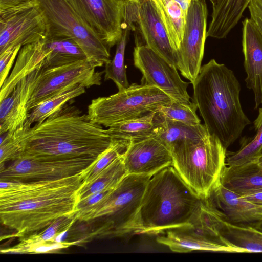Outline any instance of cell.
Masks as SVG:
<instances>
[{"instance_id": "6da1fadb", "label": "cell", "mask_w": 262, "mask_h": 262, "mask_svg": "<svg viewBox=\"0 0 262 262\" xmlns=\"http://www.w3.org/2000/svg\"><path fill=\"white\" fill-rule=\"evenodd\" d=\"M52 180L0 182V220L20 237L77 211L81 173Z\"/></svg>"}, {"instance_id": "7a4b0ae2", "label": "cell", "mask_w": 262, "mask_h": 262, "mask_svg": "<svg viewBox=\"0 0 262 262\" xmlns=\"http://www.w3.org/2000/svg\"><path fill=\"white\" fill-rule=\"evenodd\" d=\"M117 139L71 103L60 106L43 122L24 128L21 156L98 157ZM20 159V158H19Z\"/></svg>"}, {"instance_id": "3957f363", "label": "cell", "mask_w": 262, "mask_h": 262, "mask_svg": "<svg viewBox=\"0 0 262 262\" xmlns=\"http://www.w3.org/2000/svg\"><path fill=\"white\" fill-rule=\"evenodd\" d=\"M193 99L208 132L227 148L251 122L240 102V83L234 72L214 59L201 67L192 83Z\"/></svg>"}, {"instance_id": "277c9868", "label": "cell", "mask_w": 262, "mask_h": 262, "mask_svg": "<svg viewBox=\"0 0 262 262\" xmlns=\"http://www.w3.org/2000/svg\"><path fill=\"white\" fill-rule=\"evenodd\" d=\"M202 199L172 166L163 168L147 184L137 213L135 234L159 235L187 225Z\"/></svg>"}, {"instance_id": "5b68a950", "label": "cell", "mask_w": 262, "mask_h": 262, "mask_svg": "<svg viewBox=\"0 0 262 262\" xmlns=\"http://www.w3.org/2000/svg\"><path fill=\"white\" fill-rule=\"evenodd\" d=\"M170 151L172 166L181 178L198 196L207 199L227 166V149L208 133L200 139L174 145Z\"/></svg>"}, {"instance_id": "8992f818", "label": "cell", "mask_w": 262, "mask_h": 262, "mask_svg": "<svg viewBox=\"0 0 262 262\" xmlns=\"http://www.w3.org/2000/svg\"><path fill=\"white\" fill-rule=\"evenodd\" d=\"M172 101L156 86L132 83L116 94L93 99L87 115L92 123L109 127L155 112Z\"/></svg>"}, {"instance_id": "52a82bcc", "label": "cell", "mask_w": 262, "mask_h": 262, "mask_svg": "<svg viewBox=\"0 0 262 262\" xmlns=\"http://www.w3.org/2000/svg\"><path fill=\"white\" fill-rule=\"evenodd\" d=\"M153 174H127L108 197L84 221L105 218L102 234L121 237L135 234L136 221L142 196Z\"/></svg>"}, {"instance_id": "ba28073f", "label": "cell", "mask_w": 262, "mask_h": 262, "mask_svg": "<svg viewBox=\"0 0 262 262\" xmlns=\"http://www.w3.org/2000/svg\"><path fill=\"white\" fill-rule=\"evenodd\" d=\"M35 1L47 24L46 36L73 39L96 67L111 61L110 49L85 23L69 0Z\"/></svg>"}, {"instance_id": "9c48e42d", "label": "cell", "mask_w": 262, "mask_h": 262, "mask_svg": "<svg viewBox=\"0 0 262 262\" xmlns=\"http://www.w3.org/2000/svg\"><path fill=\"white\" fill-rule=\"evenodd\" d=\"M98 157L23 156L0 170V181L52 180L71 177L83 172Z\"/></svg>"}, {"instance_id": "30bf717a", "label": "cell", "mask_w": 262, "mask_h": 262, "mask_svg": "<svg viewBox=\"0 0 262 262\" xmlns=\"http://www.w3.org/2000/svg\"><path fill=\"white\" fill-rule=\"evenodd\" d=\"M47 29L36 1L0 11V54L11 47H22L43 39Z\"/></svg>"}, {"instance_id": "8fae6325", "label": "cell", "mask_w": 262, "mask_h": 262, "mask_svg": "<svg viewBox=\"0 0 262 262\" xmlns=\"http://www.w3.org/2000/svg\"><path fill=\"white\" fill-rule=\"evenodd\" d=\"M85 23L110 49L120 40L127 0H69Z\"/></svg>"}, {"instance_id": "7c38bea8", "label": "cell", "mask_w": 262, "mask_h": 262, "mask_svg": "<svg viewBox=\"0 0 262 262\" xmlns=\"http://www.w3.org/2000/svg\"><path fill=\"white\" fill-rule=\"evenodd\" d=\"M88 59L45 70L28 104L31 112L42 102L60 93L69 86L82 84L85 88L101 84L103 72H97Z\"/></svg>"}, {"instance_id": "4fadbf2b", "label": "cell", "mask_w": 262, "mask_h": 262, "mask_svg": "<svg viewBox=\"0 0 262 262\" xmlns=\"http://www.w3.org/2000/svg\"><path fill=\"white\" fill-rule=\"evenodd\" d=\"M207 15L206 0H191L183 37L177 51V69L191 84L202 67L207 38Z\"/></svg>"}, {"instance_id": "5bb4252c", "label": "cell", "mask_w": 262, "mask_h": 262, "mask_svg": "<svg viewBox=\"0 0 262 262\" xmlns=\"http://www.w3.org/2000/svg\"><path fill=\"white\" fill-rule=\"evenodd\" d=\"M134 64L142 74L141 83L156 86L173 100L191 102L189 83L183 81L177 68L145 45L137 44L133 52Z\"/></svg>"}, {"instance_id": "9a60e30c", "label": "cell", "mask_w": 262, "mask_h": 262, "mask_svg": "<svg viewBox=\"0 0 262 262\" xmlns=\"http://www.w3.org/2000/svg\"><path fill=\"white\" fill-rule=\"evenodd\" d=\"M126 19L137 22L145 45L177 69V52L173 48L167 32L153 0L128 1Z\"/></svg>"}, {"instance_id": "2e32d148", "label": "cell", "mask_w": 262, "mask_h": 262, "mask_svg": "<svg viewBox=\"0 0 262 262\" xmlns=\"http://www.w3.org/2000/svg\"><path fill=\"white\" fill-rule=\"evenodd\" d=\"M127 174H154L172 164L170 150L155 136L130 141L124 154Z\"/></svg>"}, {"instance_id": "e0dca14e", "label": "cell", "mask_w": 262, "mask_h": 262, "mask_svg": "<svg viewBox=\"0 0 262 262\" xmlns=\"http://www.w3.org/2000/svg\"><path fill=\"white\" fill-rule=\"evenodd\" d=\"M43 61L0 101V134L24 128L29 115L28 104L41 75Z\"/></svg>"}, {"instance_id": "ac0fdd59", "label": "cell", "mask_w": 262, "mask_h": 262, "mask_svg": "<svg viewBox=\"0 0 262 262\" xmlns=\"http://www.w3.org/2000/svg\"><path fill=\"white\" fill-rule=\"evenodd\" d=\"M76 213L60 217L46 228L19 237L15 246L2 249V253H44L67 248L75 242H59L60 236L67 232L77 220Z\"/></svg>"}, {"instance_id": "d6986e66", "label": "cell", "mask_w": 262, "mask_h": 262, "mask_svg": "<svg viewBox=\"0 0 262 262\" xmlns=\"http://www.w3.org/2000/svg\"><path fill=\"white\" fill-rule=\"evenodd\" d=\"M242 51L246 86L254 95V109L262 104V37L250 18L242 22Z\"/></svg>"}, {"instance_id": "ffe728a7", "label": "cell", "mask_w": 262, "mask_h": 262, "mask_svg": "<svg viewBox=\"0 0 262 262\" xmlns=\"http://www.w3.org/2000/svg\"><path fill=\"white\" fill-rule=\"evenodd\" d=\"M231 223L254 225L262 221V206L242 198L220 183L206 199Z\"/></svg>"}, {"instance_id": "44dd1931", "label": "cell", "mask_w": 262, "mask_h": 262, "mask_svg": "<svg viewBox=\"0 0 262 262\" xmlns=\"http://www.w3.org/2000/svg\"><path fill=\"white\" fill-rule=\"evenodd\" d=\"M226 221L207 199H202L188 224L179 228L201 239L226 244L221 236Z\"/></svg>"}, {"instance_id": "7402d4cb", "label": "cell", "mask_w": 262, "mask_h": 262, "mask_svg": "<svg viewBox=\"0 0 262 262\" xmlns=\"http://www.w3.org/2000/svg\"><path fill=\"white\" fill-rule=\"evenodd\" d=\"M156 241L167 246L172 251L179 253H187L193 251L244 253L238 248L214 241L202 239L180 228L169 230L163 234L158 235Z\"/></svg>"}, {"instance_id": "603a6c76", "label": "cell", "mask_w": 262, "mask_h": 262, "mask_svg": "<svg viewBox=\"0 0 262 262\" xmlns=\"http://www.w3.org/2000/svg\"><path fill=\"white\" fill-rule=\"evenodd\" d=\"M220 183L240 196L262 191V167L258 162L227 166Z\"/></svg>"}, {"instance_id": "cb8c5ba5", "label": "cell", "mask_w": 262, "mask_h": 262, "mask_svg": "<svg viewBox=\"0 0 262 262\" xmlns=\"http://www.w3.org/2000/svg\"><path fill=\"white\" fill-rule=\"evenodd\" d=\"M250 0H217L212 5L207 37L226 38L237 24Z\"/></svg>"}, {"instance_id": "d4e9b609", "label": "cell", "mask_w": 262, "mask_h": 262, "mask_svg": "<svg viewBox=\"0 0 262 262\" xmlns=\"http://www.w3.org/2000/svg\"><path fill=\"white\" fill-rule=\"evenodd\" d=\"M46 54L43 69L55 68L88 59L78 44L73 39L63 36H46L41 40Z\"/></svg>"}, {"instance_id": "484cf974", "label": "cell", "mask_w": 262, "mask_h": 262, "mask_svg": "<svg viewBox=\"0 0 262 262\" xmlns=\"http://www.w3.org/2000/svg\"><path fill=\"white\" fill-rule=\"evenodd\" d=\"M45 57L41 40L22 47L11 73L1 85L0 101L10 95L23 78L35 70Z\"/></svg>"}, {"instance_id": "4316f807", "label": "cell", "mask_w": 262, "mask_h": 262, "mask_svg": "<svg viewBox=\"0 0 262 262\" xmlns=\"http://www.w3.org/2000/svg\"><path fill=\"white\" fill-rule=\"evenodd\" d=\"M171 45L179 49L185 30L187 12L177 0H153Z\"/></svg>"}, {"instance_id": "83f0119b", "label": "cell", "mask_w": 262, "mask_h": 262, "mask_svg": "<svg viewBox=\"0 0 262 262\" xmlns=\"http://www.w3.org/2000/svg\"><path fill=\"white\" fill-rule=\"evenodd\" d=\"M155 120L158 124L155 137L170 150L176 144L200 139L208 133L204 124L191 126L178 121L155 118Z\"/></svg>"}, {"instance_id": "f1b7e54d", "label": "cell", "mask_w": 262, "mask_h": 262, "mask_svg": "<svg viewBox=\"0 0 262 262\" xmlns=\"http://www.w3.org/2000/svg\"><path fill=\"white\" fill-rule=\"evenodd\" d=\"M224 243L243 252H262V231L253 225L231 223L227 221L221 232Z\"/></svg>"}, {"instance_id": "f546056e", "label": "cell", "mask_w": 262, "mask_h": 262, "mask_svg": "<svg viewBox=\"0 0 262 262\" xmlns=\"http://www.w3.org/2000/svg\"><path fill=\"white\" fill-rule=\"evenodd\" d=\"M155 112L141 117L123 121L107 129L117 140H139L155 136L158 124L155 120Z\"/></svg>"}, {"instance_id": "4dcf8cb0", "label": "cell", "mask_w": 262, "mask_h": 262, "mask_svg": "<svg viewBox=\"0 0 262 262\" xmlns=\"http://www.w3.org/2000/svg\"><path fill=\"white\" fill-rule=\"evenodd\" d=\"M255 134L245 139L239 149L235 152L227 153V166H237L258 162L262 157V107L253 122Z\"/></svg>"}, {"instance_id": "1f68e13d", "label": "cell", "mask_w": 262, "mask_h": 262, "mask_svg": "<svg viewBox=\"0 0 262 262\" xmlns=\"http://www.w3.org/2000/svg\"><path fill=\"white\" fill-rule=\"evenodd\" d=\"M85 93V87L82 84L69 86L60 93L42 102L30 113L24 128L29 129L32 124L43 122L60 106Z\"/></svg>"}, {"instance_id": "d6a6232c", "label": "cell", "mask_w": 262, "mask_h": 262, "mask_svg": "<svg viewBox=\"0 0 262 262\" xmlns=\"http://www.w3.org/2000/svg\"><path fill=\"white\" fill-rule=\"evenodd\" d=\"M124 154L115 160L95 181L82 186L78 192L79 202L94 193L116 186L127 175L124 165Z\"/></svg>"}, {"instance_id": "836d02e7", "label": "cell", "mask_w": 262, "mask_h": 262, "mask_svg": "<svg viewBox=\"0 0 262 262\" xmlns=\"http://www.w3.org/2000/svg\"><path fill=\"white\" fill-rule=\"evenodd\" d=\"M132 28L133 26L127 23L123 29L122 37L117 44L113 59L105 64L104 80H112L118 91L126 89L129 86L124 64V56L128 34Z\"/></svg>"}, {"instance_id": "e575fe53", "label": "cell", "mask_w": 262, "mask_h": 262, "mask_svg": "<svg viewBox=\"0 0 262 262\" xmlns=\"http://www.w3.org/2000/svg\"><path fill=\"white\" fill-rule=\"evenodd\" d=\"M130 143V140H116L81 173L83 185L95 181L115 160L126 151Z\"/></svg>"}, {"instance_id": "d590c367", "label": "cell", "mask_w": 262, "mask_h": 262, "mask_svg": "<svg viewBox=\"0 0 262 262\" xmlns=\"http://www.w3.org/2000/svg\"><path fill=\"white\" fill-rule=\"evenodd\" d=\"M198 109L194 102L186 104L173 100L171 103L162 106L155 112L157 120H168L178 121L186 125L196 126L201 120L196 112Z\"/></svg>"}, {"instance_id": "8d00e7d4", "label": "cell", "mask_w": 262, "mask_h": 262, "mask_svg": "<svg viewBox=\"0 0 262 262\" xmlns=\"http://www.w3.org/2000/svg\"><path fill=\"white\" fill-rule=\"evenodd\" d=\"M24 128L9 130L0 134V166L8 161H15L21 157L24 148L21 144Z\"/></svg>"}, {"instance_id": "74e56055", "label": "cell", "mask_w": 262, "mask_h": 262, "mask_svg": "<svg viewBox=\"0 0 262 262\" xmlns=\"http://www.w3.org/2000/svg\"><path fill=\"white\" fill-rule=\"evenodd\" d=\"M21 48L20 46L11 47L0 54L1 85L9 76L10 70Z\"/></svg>"}, {"instance_id": "f35d334b", "label": "cell", "mask_w": 262, "mask_h": 262, "mask_svg": "<svg viewBox=\"0 0 262 262\" xmlns=\"http://www.w3.org/2000/svg\"><path fill=\"white\" fill-rule=\"evenodd\" d=\"M247 8L250 18L256 26L262 37V0H250Z\"/></svg>"}, {"instance_id": "ab89813d", "label": "cell", "mask_w": 262, "mask_h": 262, "mask_svg": "<svg viewBox=\"0 0 262 262\" xmlns=\"http://www.w3.org/2000/svg\"><path fill=\"white\" fill-rule=\"evenodd\" d=\"M35 0H0V11L17 7Z\"/></svg>"}, {"instance_id": "60d3db41", "label": "cell", "mask_w": 262, "mask_h": 262, "mask_svg": "<svg viewBox=\"0 0 262 262\" xmlns=\"http://www.w3.org/2000/svg\"><path fill=\"white\" fill-rule=\"evenodd\" d=\"M241 196L246 201L262 206V191Z\"/></svg>"}, {"instance_id": "b9f144b4", "label": "cell", "mask_w": 262, "mask_h": 262, "mask_svg": "<svg viewBox=\"0 0 262 262\" xmlns=\"http://www.w3.org/2000/svg\"><path fill=\"white\" fill-rule=\"evenodd\" d=\"M254 227H255L256 228L259 229L262 231V221L256 223L254 225Z\"/></svg>"}, {"instance_id": "7bdbcfd3", "label": "cell", "mask_w": 262, "mask_h": 262, "mask_svg": "<svg viewBox=\"0 0 262 262\" xmlns=\"http://www.w3.org/2000/svg\"><path fill=\"white\" fill-rule=\"evenodd\" d=\"M211 3L212 5L214 4L217 0H209Z\"/></svg>"}, {"instance_id": "ee69618b", "label": "cell", "mask_w": 262, "mask_h": 262, "mask_svg": "<svg viewBox=\"0 0 262 262\" xmlns=\"http://www.w3.org/2000/svg\"><path fill=\"white\" fill-rule=\"evenodd\" d=\"M258 163L262 167V157L258 161Z\"/></svg>"}, {"instance_id": "f6af8a7d", "label": "cell", "mask_w": 262, "mask_h": 262, "mask_svg": "<svg viewBox=\"0 0 262 262\" xmlns=\"http://www.w3.org/2000/svg\"><path fill=\"white\" fill-rule=\"evenodd\" d=\"M129 2H134V3H137L139 0H127Z\"/></svg>"}, {"instance_id": "bcb514c9", "label": "cell", "mask_w": 262, "mask_h": 262, "mask_svg": "<svg viewBox=\"0 0 262 262\" xmlns=\"http://www.w3.org/2000/svg\"></svg>"}]
</instances>
